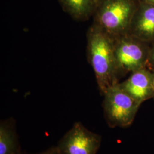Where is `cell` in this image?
<instances>
[{"mask_svg":"<svg viewBox=\"0 0 154 154\" xmlns=\"http://www.w3.org/2000/svg\"><path fill=\"white\" fill-rule=\"evenodd\" d=\"M87 57L101 93L119 83L114 38L94 24L87 32Z\"/></svg>","mask_w":154,"mask_h":154,"instance_id":"cell-1","label":"cell"},{"mask_svg":"<svg viewBox=\"0 0 154 154\" xmlns=\"http://www.w3.org/2000/svg\"><path fill=\"white\" fill-rule=\"evenodd\" d=\"M139 3V0H98L93 24L113 38L124 35L128 32Z\"/></svg>","mask_w":154,"mask_h":154,"instance_id":"cell-2","label":"cell"},{"mask_svg":"<svg viewBox=\"0 0 154 154\" xmlns=\"http://www.w3.org/2000/svg\"><path fill=\"white\" fill-rule=\"evenodd\" d=\"M118 83L109 88L103 94L104 116L107 125L111 128L130 126L141 105Z\"/></svg>","mask_w":154,"mask_h":154,"instance_id":"cell-3","label":"cell"},{"mask_svg":"<svg viewBox=\"0 0 154 154\" xmlns=\"http://www.w3.org/2000/svg\"><path fill=\"white\" fill-rule=\"evenodd\" d=\"M119 76L147 67L151 45L126 33L114 38Z\"/></svg>","mask_w":154,"mask_h":154,"instance_id":"cell-4","label":"cell"},{"mask_svg":"<svg viewBox=\"0 0 154 154\" xmlns=\"http://www.w3.org/2000/svg\"><path fill=\"white\" fill-rule=\"evenodd\" d=\"M101 136L92 132L81 122H75L56 146L60 154H97Z\"/></svg>","mask_w":154,"mask_h":154,"instance_id":"cell-5","label":"cell"},{"mask_svg":"<svg viewBox=\"0 0 154 154\" xmlns=\"http://www.w3.org/2000/svg\"><path fill=\"white\" fill-rule=\"evenodd\" d=\"M119 86L140 105L154 98V71L144 67L132 72Z\"/></svg>","mask_w":154,"mask_h":154,"instance_id":"cell-6","label":"cell"},{"mask_svg":"<svg viewBox=\"0 0 154 154\" xmlns=\"http://www.w3.org/2000/svg\"><path fill=\"white\" fill-rule=\"evenodd\" d=\"M128 33L151 46L154 44V5L140 2Z\"/></svg>","mask_w":154,"mask_h":154,"instance_id":"cell-7","label":"cell"},{"mask_svg":"<svg viewBox=\"0 0 154 154\" xmlns=\"http://www.w3.org/2000/svg\"><path fill=\"white\" fill-rule=\"evenodd\" d=\"M0 154H22L16 123L12 118L0 122Z\"/></svg>","mask_w":154,"mask_h":154,"instance_id":"cell-8","label":"cell"},{"mask_svg":"<svg viewBox=\"0 0 154 154\" xmlns=\"http://www.w3.org/2000/svg\"><path fill=\"white\" fill-rule=\"evenodd\" d=\"M63 11L77 21H84L93 16L98 0H58Z\"/></svg>","mask_w":154,"mask_h":154,"instance_id":"cell-9","label":"cell"},{"mask_svg":"<svg viewBox=\"0 0 154 154\" xmlns=\"http://www.w3.org/2000/svg\"><path fill=\"white\" fill-rule=\"evenodd\" d=\"M147 68L154 71V43L151 46Z\"/></svg>","mask_w":154,"mask_h":154,"instance_id":"cell-10","label":"cell"},{"mask_svg":"<svg viewBox=\"0 0 154 154\" xmlns=\"http://www.w3.org/2000/svg\"><path fill=\"white\" fill-rule=\"evenodd\" d=\"M60 154L58 149H57L56 146L51 147L49 149H47L44 151H42L41 152H39L38 154Z\"/></svg>","mask_w":154,"mask_h":154,"instance_id":"cell-11","label":"cell"},{"mask_svg":"<svg viewBox=\"0 0 154 154\" xmlns=\"http://www.w3.org/2000/svg\"><path fill=\"white\" fill-rule=\"evenodd\" d=\"M140 2L154 5V0H139Z\"/></svg>","mask_w":154,"mask_h":154,"instance_id":"cell-12","label":"cell"}]
</instances>
